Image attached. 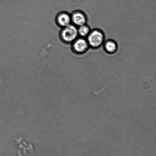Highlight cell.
I'll list each match as a JSON object with an SVG mask.
<instances>
[{
    "label": "cell",
    "instance_id": "52a82bcc",
    "mask_svg": "<svg viewBox=\"0 0 156 156\" xmlns=\"http://www.w3.org/2000/svg\"><path fill=\"white\" fill-rule=\"evenodd\" d=\"M91 29L87 24L77 27L78 35L80 37L86 38Z\"/></svg>",
    "mask_w": 156,
    "mask_h": 156
},
{
    "label": "cell",
    "instance_id": "277c9868",
    "mask_svg": "<svg viewBox=\"0 0 156 156\" xmlns=\"http://www.w3.org/2000/svg\"><path fill=\"white\" fill-rule=\"evenodd\" d=\"M72 24L76 27L87 24L88 17L85 12L81 10H76L71 13Z\"/></svg>",
    "mask_w": 156,
    "mask_h": 156
},
{
    "label": "cell",
    "instance_id": "3957f363",
    "mask_svg": "<svg viewBox=\"0 0 156 156\" xmlns=\"http://www.w3.org/2000/svg\"><path fill=\"white\" fill-rule=\"evenodd\" d=\"M71 45L73 52L78 55L85 54L90 48L86 38L80 37L77 38Z\"/></svg>",
    "mask_w": 156,
    "mask_h": 156
},
{
    "label": "cell",
    "instance_id": "6da1fadb",
    "mask_svg": "<svg viewBox=\"0 0 156 156\" xmlns=\"http://www.w3.org/2000/svg\"><path fill=\"white\" fill-rule=\"evenodd\" d=\"M86 39L90 48L98 49L102 46L105 41V32L100 29H93L91 30Z\"/></svg>",
    "mask_w": 156,
    "mask_h": 156
},
{
    "label": "cell",
    "instance_id": "5b68a950",
    "mask_svg": "<svg viewBox=\"0 0 156 156\" xmlns=\"http://www.w3.org/2000/svg\"><path fill=\"white\" fill-rule=\"evenodd\" d=\"M56 24L61 28L66 27L72 24L71 13L66 11H62L58 13L55 18Z\"/></svg>",
    "mask_w": 156,
    "mask_h": 156
},
{
    "label": "cell",
    "instance_id": "8992f818",
    "mask_svg": "<svg viewBox=\"0 0 156 156\" xmlns=\"http://www.w3.org/2000/svg\"><path fill=\"white\" fill-rule=\"evenodd\" d=\"M105 52L110 55L115 54L119 49V45L117 42L113 39H108L105 41L102 45Z\"/></svg>",
    "mask_w": 156,
    "mask_h": 156
},
{
    "label": "cell",
    "instance_id": "7a4b0ae2",
    "mask_svg": "<svg viewBox=\"0 0 156 156\" xmlns=\"http://www.w3.org/2000/svg\"><path fill=\"white\" fill-rule=\"evenodd\" d=\"M59 37L62 43L66 45L71 44L79 37L77 27L72 24L61 28Z\"/></svg>",
    "mask_w": 156,
    "mask_h": 156
}]
</instances>
